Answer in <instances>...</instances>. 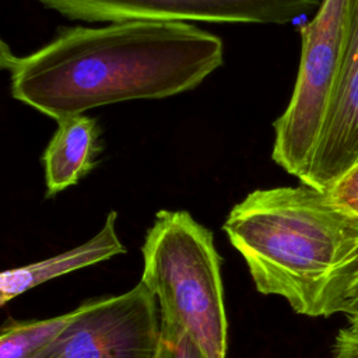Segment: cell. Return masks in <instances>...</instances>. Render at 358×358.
Instances as JSON below:
<instances>
[{
    "mask_svg": "<svg viewBox=\"0 0 358 358\" xmlns=\"http://www.w3.org/2000/svg\"><path fill=\"white\" fill-rule=\"evenodd\" d=\"M324 194L333 207L358 218V164L324 190Z\"/></svg>",
    "mask_w": 358,
    "mask_h": 358,
    "instance_id": "11",
    "label": "cell"
},
{
    "mask_svg": "<svg viewBox=\"0 0 358 358\" xmlns=\"http://www.w3.org/2000/svg\"><path fill=\"white\" fill-rule=\"evenodd\" d=\"M42 154L46 197L77 185L96 165L101 127L84 113L63 117Z\"/></svg>",
    "mask_w": 358,
    "mask_h": 358,
    "instance_id": "9",
    "label": "cell"
},
{
    "mask_svg": "<svg viewBox=\"0 0 358 358\" xmlns=\"http://www.w3.org/2000/svg\"><path fill=\"white\" fill-rule=\"evenodd\" d=\"M358 164V0H347L340 71L320 137L301 183L322 192Z\"/></svg>",
    "mask_w": 358,
    "mask_h": 358,
    "instance_id": "7",
    "label": "cell"
},
{
    "mask_svg": "<svg viewBox=\"0 0 358 358\" xmlns=\"http://www.w3.org/2000/svg\"><path fill=\"white\" fill-rule=\"evenodd\" d=\"M222 63L221 38L183 21L63 27L24 56L0 42L11 96L56 122L98 106L190 91Z\"/></svg>",
    "mask_w": 358,
    "mask_h": 358,
    "instance_id": "1",
    "label": "cell"
},
{
    "mask_svg": "<svg viewBox=\"0 0 358 358\" xmlns=\"http://www.w3.org/2000/svg\"><path fill=\"white\" fill-rule=\"evenodd\" d=\"M116 211H110L102 228L84 243L21 267L7 268L0 275V305L71 271L94 266L126 252L116 232Z\"/></svg>",
    "mask_w": 358,
    "mask_h": 358,
    "instance_id": "8",
    "label": "cell"
},
{
    "mask_svg": "<svg viewBox=\"0 0 358 358\" xmlns=\"http://www.w3.org/2000/svg\"><path fill=\"white\" fill-rule=\"evenodd\" d=\"M80 309L81 305L49 319L6 323L0 333V358H36L69 327Z\"/></svg>",
    "mask_w": 358,
    "mask_h": 358,
    "instance_id": "10",
    "label": "cell"
},
{
    "mask_svg": "<svg viewBox=\"0 0 358 358\" xmlns=\"http://www.w3.org/2000/svg\"><path fill=\"white\" fill-rule=\"evenodd\" d=\"M158 358H206L189 336L176 326L162 323V343Z\"/></svg>",
    "mask_w": 358,
    "mask_h": 358,
    "instance_id": "12",
    "label": "cell"
},
{
    "mask_svg": "<svg viewBox=\"0 0 358 358\" xmlns=\"http://www.w3.org/2000/svg\"><path fill=\"white\" fill-rule=\"evenodd\" d=\"M222 229L257 292L281 296L309 317L340 312L358 270V218L333 207L324 192L306 183L253 190Z\"/></svg>",
    "mask_w": 358,
    "mask_h": 358,
    "instance_id": "2",
    "label": "cell"
},
{
    "mask_svg": "<svg viewBox=\"0 0 358 358\" xmlns=\"http://www.w3.org/2000/svg\"><path fill=\"white\" fill-rule=\"evenodd\" d=\"M141 255L140 281L155 295L162 323L183 330L206 358H227L221 256L213 232L185 210H159Z\"/></svg>",
    "mask_w": 358,
    "mask_h": 358,
    "instance_id": "3",
    "label": "cell"
},
{
    "mask_svg": "<svg viewBox=\"0 0 358 358\" xmlns=\"http://www.w3.org/2000/svg\"><path fill=\"white\" fill-rule=\"evenodd\" d=\"M69 20L87 22L203 21L288 24L319 0H35Z\"/></svg>",
    "mask_w": 358,
    "mask_h": 358,
    "instance_id": "6",
    "label": "cell"
},
{
    "mask_svg": "<svg viewBox=\"0 0 358 358\" xmlns=\"http://www.w3.org/2000/svg\"><path fill=\"white\" fill-rule=\"evenodd\" d=\"M162 317L155 295L131 289L81 303L69 327L36 358H158Z\"/></svg>",
    "mask_w": 358,
    "mask_h": 358,
    "instance_id": "5",
    "label": "cell"
},
{
    "mask_svg": "<svg viewBox=\"0 0 358 358\" xmlns=\"http://www.w3.org/2000/svg\"><path fill=\"white\" fill-rule=\"evenodd\" d=\"M331 355L333 358H358V331L341 329L336 336Z\"/></svg>",
    "mask_w": 358,
    "mask_h": 358,
    "instance_id": "14",
    "label": "cell"
},
{
    "mask_svg": "<svg viewBox=\"0 0 358 358\" xmlns=\"http://www.w3.org/2000/svg\"><path fill=\"white\" fill-rule=\"evenodd\" d=\"M338 313H343L347 317L345 327L358 331V270L351 277L344 291Z\"/></svg>",
    "mask_w": 358,
    "mask_h": 358,
    "instance_id": "13",
    "label": "cell"
},
{
    "mask_svg": "<svg viewBox=\"0 0 358 358\" xmlns=\"http://www.w3.org/2000/svg\"><path fill=\"white\" fill-rule=\"evenodd\" d=\"M347 0H322L301 28L299 69L285 110L274 122L271 158L299 180L315 152L341 64Z\"/></svg>",
    "mask_w": 358,
    "mask_h": 358,
    "instance_id": "4",
    "label": "cell"
}]
</instances>
